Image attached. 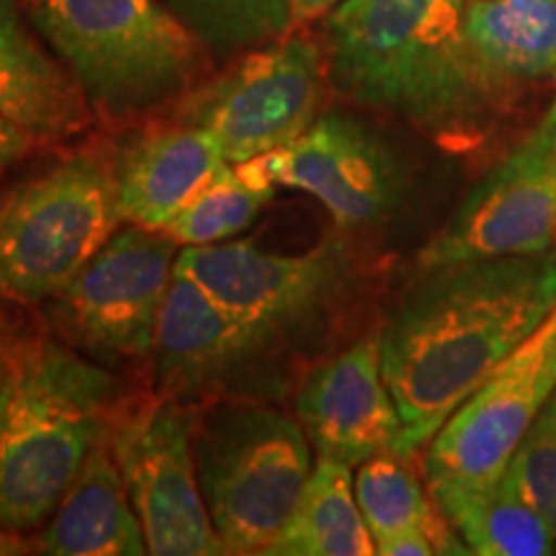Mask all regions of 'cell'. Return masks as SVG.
Instances as JSON below:
<instances>
[{"label":"cell","mask_w":556,"mask_h":556,"mask_svg":"<svg viewBox=\"0 0 556 556\" xmlns=\"http://www.w3.org/2000/svg\"><path fill=\"white\" fill-rule=\"evenodd\" d=\"M556 307V255H507L430 268L379 332L400 413V456L426 448L451 413Z\"/></svg>","instance_id":"6da1fadb"},{"label":"cell","mask_w":556,"mask_h":556,"mask_svg":"<svg viewBox=\"0 0 556 556\" xmlns=\"http://www.w3.org/2000/svg\"><path fill=\"white\" fill-rule=\"evenodd\" d=\"M328 80L446 144L475 135L500 90L467 37V0H343L325 24Z\"/></svg>","instance_id":"7a4b0ae2"},{"label":"cell","mask_w":556,"mask_h":556,"mask_svg":"<svg viewBox=\"0 0 556 556\" xmlns=\"http://www.w3.org/2000/svg\"><path fill=\"white\" fill-rule=\"evenodd\" d=\"M124 405L119 381L47 330H21L0 381V526L39 531Z\"/></svg>","instance_id":"3957f363"},{"label":"cell","mask_w":556,"mask_h":556,"mask_svg":"<svg viewBox=\"0 0 556 556\" xmlns=\"http://www.w3.org/2000/svg\"><path fill=\"white\" fill-rule=\"evenodd\" d=\"M106 124L176 109L208 70L206 45L163 0H21Z\"/></svg>","instance_id":"277c9868"},{"label":"cell","mask_w":556,"mask_h":556,"mask_svg":"<svg viewBox=\"0 0 556 556\" xmlns=\"http://www.w3.org/2000/svg\"><path fill=\"white\" fill-rule=\"evenodd\" d=\"M193 458L208 520L227 554L266 552L315 467L296 417L266 400L201 405Z\"/></svg>","instance_id":"5b68a950"},{"label":"cell","mask_w":556,"mask_h":556,"mask_svg":"<svg viewBox=\"0 0 556 556\" xmlns=\"http://www.w3.org/2000/svg\"><path fill=\"white\" fill-rule=\"evenodd\" d=\"M124 225L114 152L83 148L0 199V302L37 307Z\"/></svg>","instance_id":"8992f818"},{"label":"cell","mask_w":556,"mask_h":556,"mask_svg":"<svg viewBox=\"0 0 556 556\" xmlns=\"http://www.w3.org/2000/svg\"><path fill=\"white\" fill-rule=\"evenodd\" d=\"M178 266L250 336L287 356L343 296L348 255L340 240L304 253H274L250 240L180 248Z\"/></svg>","instance_id":"52a82bcc"},{"label":"cell","mask_w":556,"mask_h":556,"mask_svg":"<svg viewBox=\"0 0 556 556\" xmlns=\"http://www.w3.org/2000/svg\"><path fill=\"white\" fill-rule=\"evenodd\" d=\"M328 58L304 34L250 50L178 103L173 119L206 129L227 163L263 157L296 139L319 116Z\"/></svg>","instance_id":"ba28073f"},{"label":"cell","mask_w":556,"mask_h":556,"mask_svg":"<svg viewBox=\"0 0 556 556\" xmlns=\"http://www.w3.org/2000/svg\"><path fill=\"white\" fill-rule=\"evenodd\" d=\"M178 255L168 232L119 227L47 302L52 332L106 364L150 358Z\"/></svg>","instance_id":"9c48e42d"},{"label":"cell","mask_w":556,"mask_h":556,"mask_svg":"<svg viewBox=\"0 0 556 556\" xmlns=\"http://www.w3.org/2000/svg\"><path fill=\"white\" fill-rule=\"evenodd\" d=\"M199 407L160 394L124 402L109 433L148 554L227 556L199 490L193 458Z\"/></svg>","instance_id":"30bf717a"},{"label":"cell","mask_w":556,"mask_h":556,"mask_svg":"<svg viewBox=\"0 0 556 556\" xmlns=\"http://www.w3.org/2000/svg\"><path fill=\"white\" fill-rule=\"evenodd\" d=\"M155 394L191 405L214 400H281L283 356L242 328L176 266L152 345Z\"/></svg>","instance_id":"8fae6325"},{"label":"cell","mask_w":556,"mask_h":556,"mask_svg":"<svg viewBox=\"0 0 556 556\" xmlns=\"http://www.w3.org/2000/svg\"><path fill=\"white\" fill-rule=\"evenodd\" d=\"M556 389V307L430 438L428 490L495 486Z\"/></svg>","instance_id":"7c38bea8"},{"label":"cell","mask_w":556,"mask_h":556,"mask_svg":"<svg viewBox=\"0 0 556 556\" xmlns=\"http://www.w3.org/2000/svg\"><path fill=\"white\" fill-rule=\"evenodd\" d=\"M556 238V101L417 253L422 270L536 255Z\"/></svg>","instance_id":"4fadbf2b"},{"label":"cell","mask_w":556,"mask_h":556,"mask_svg":"<svg viewBox=\"0 0 556 556\" xmlns=\"http://www.w3.org/2000/svg\"><path fill=\"white\" fill-rule=\"evenodd\" d=\"M276 186L304 191L345 229L384 225L405 199V170L389 144L356 116L319 114L289 144L255 157Z\"/></svg>","instance_id":"5bb4252c"},{"label":"cell","mask_w":556,"mask_h":556,"mask_svg":"<svg viewBox=\"0 0 556 556\" xmlns=\"http://www.w3.org/2000/svg\"><path fill=\"white\" fill-rule=\"evenodd\" d=\"M294 417L317 456L361 467L400 443V413L381 368L379 332L312 366L299 381Z\"/></svg>","instance_id":"9a60e30c"},{"label":"cell","mask_w":556,"mask_h":556,"mask_svg":"<svg viewBox=\"0 0 556 556\" xmlns=\"http://www.w3.org/2000/svg\"><path fill=\"white\" fill-rule=\"evenodd\" d=\"M114 163L124 222L163 232L227 157L206 129L173 119L135 131L114 152Z\"/></svg>","instance_id":"2e32d148"},{"label":"cell","mask_w":556,"mask_h":556,"mask_svg":"<svg viewBox=\"0 0 556 556\" xmlns=\"http://www.w3.org/2000/svg\"><path fill=\"white\" fill-rule=\"evenodd\" d=\"M0 114L37 144L67 142L93 119L80 86L34 29L21 0H0Z\"/></svg>","instance_id":"e0dca14e"},{"label":"cell","mask_w":556,"mask_h":556,"mask_svg":"<svg viewBox=\"0 0 556 556\" xmlns=\"http://www.w3.org/2000/svg\"><path fill=\"white\" fill-rule=\"evenodd\" d=\"M37 554L50 556H142V523L109 438L90 451L52 518L34 536Z\"/></svg>","instance_id":"ac0fdd59"},{"label":"cell","mask_w":556,"mask_h":556,"mask_svg":"<svg viewBox=\"0 0 556 556\" xmlns=\"http://www.w3.org/2000/svg\"><path fill=\"white\" fill-rule=\"evenodd\" d=\"M467 37L497 90L556 75V0H467Z\"/></svg>","instance_id":"d6986e66"},{"label":"cell","mask_w":556,"mask_h":556,"mask_svg":"<svg viewBox=\"0 0 556 556\" xmlns=\"http://www.w3.org/2000/svg\"><path fill=\"white\" fill-rule=\"evenodd\" d=\"M353 467L317 456L294 510L263 556H371V531L353 490Z\"/></svg>","instance_id":"ffe728a7"},{"label":"cell","mask_w":556,"mask_h":556,"mask_svg":"<svg viewBox=\"0 0 556 556\" xmlns=\"http://www.w3.org/2000/svg\"><path fill=\"white\" fill-rule=\"evenodd\" d=\"M430 492L469 554H556V536L548 520L505 477L495 486H435Z\"/></svg>","instance_id":"44dd1931"},{"label":"cell","mask_w":556,"mask_h":556,"mask_svg":"<svg viewBox=\"0 0 556 556\" xmlns=\"http://www.w3.org/2000/svg\"><path fill=\"white\" fill-rule=\"evenodd\" d=\"M353 490L374 541L405 528H422L435 541L438 554H469L454 526L438 507L433 492H426L407 456L379 454L364 462L353 477Z\"/></svg>","instance_id":"7402d4cb"},{"label":"cell","mask_w":556,"mask_h":556,"mask_svg":"<svg viewBox=\"0 0 556 556\" xmlns=\"http://www.w3.org/2000/svg\"><path fill=\"white\" fill-rule=\"evenodd\" d=\"M274 193L276 184H270L255 160L240 165L227 163L163 232H168L180 248L227 242L258 219Z\"/></svg>","instance_id":"603a6c76"},{"label":"cell","mask_w":556,"mask_h":556,"mask_svg":"<svg viewBox=\"0 0 556 556\" xmlns=\"http://www.w3.org/2000/svg\"><path fill=\"white\" fill-rule=\"evenodd\" d=\"M219 60L240 58L294 29L289 0H163Z\"/></svg>","instance_id":"cb8c5ba5"},{"label":"cell","mask_w":556,"mask_h":556,"mask_svg":"<svg viewBox=\"0 0 556 556\" xmlns=\"http://www.w3.org/2000/svg\"><path fill=\"white\" fill-rule=\"evenodd\" d=\"M505 479L539 507L556 536V389L513 456Z\"/></svg>","instance_id":"d4e9b609"},{"label":"cell","mask_w":556,"mask_h":556,"mask_svg":"<svg viewBox=\"0 0 556 556\" xmlns=\"http://www.w3.org/2000/svg\"><path fill=\"white\" fill-rule=\"evenodd\" d=\"M34 148H37V139L21 127V124L9 119L5 114H0V176L16 163H21Z\"/></svg>","instance_id":"484cf974"},{"label":"cell","mask_w":556,"mask_h":556,"mask_svg":"<svg viewBox=\"0 0 556 556\" xmlns=\"http://www.w3.org/2000/svg\"><path fill=\"white\" fill-rule=\"evenodd\" d=\"M377 544L379 556H433L438 554L435 541L430 539L428 531L422 528H405V531L392 533V536H384Z\"/></svg>","instance_id":"4316f807"},{"label":"cell","mask_w":556,"mask_h":556,"mask_svg":"<svg viewBox=\"0 0 556 556\" xmlns=\"http://www.w3.org/2000/svg\"><path fill=\"white\" fill-rule=\"evenodd\" d=\"M340 3H343V0H289L291 16H294V26H302V24H309V21L330 16V13L336 11Z\"/></svg>","instance_id":"83f0119b"},{"label":"cell","mask_w":556,"mask_h":556,"mask_svg":"<svg viewBox=\"0 0 556 556\" xmlns=\"http://www.w3.org/2000/svg\"><path fill=\"white\" fill-rule=\"evenodd\" d=\"M24 554H37L31 533L11 531V528L0 526V556H24Z\"/></svg>","instance_id":"f1b7e54d"},{"label":"cell","mask_w":556,"mask_h":556,"mask_svg":"<svg viewBox=\"0 0 556 556\" xmlns=\"http://www.w3.org/2000/svg\"><path fill=\"white\" fill-rule=\"evenodd\" d=\"M13 336V319L0 309V381H3V368H5V353H9V343Z\"/></svg>","instance_id":"f546056e"},{"label":"cell","mask_w":556,"mask_h":556,"mask_svg":"<svg viewBox=\"0 0 556 556\" xmlns=\"http://www.w3.org/2000/svg\"><path fill=\"white\" fill-rule=\"evenodd\" d=\"M554 78H556V75H554Z\"/></svg>","instance_id":"4dcf8cb0"}]
</instances>
